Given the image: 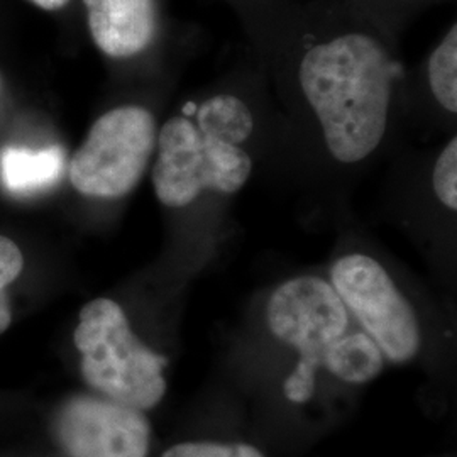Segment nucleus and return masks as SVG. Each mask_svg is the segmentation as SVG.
<instances>
[{
  "instance_id": "1",
  "label": "nucleus",
  "mask_w": 457,
  "mask_h": 457,
  "mask_svg": "<svg viewBox=\"0 0 457 457\" xmlns=\"http://www.w3.org/2000/svg\"><path fill=\"white\" fill-rule=\"evenodd\" d=\"M395 73L388 51L368 34H343L305 53L298 73L302 94L336 162L360 163L383 143Z\"/></svg>"
},
{
  "instance_id": "2",
  "label": "nucleus",
  "mask_w": 457,
  "mask_h": 457,
  "mask_svg": "<svg viewBox=\"0 0 457 457\" xmlns=\"http://www.w3.org/2000/svg\"><path fill=\"white\" fill-rule=\"evenodd\" d=\"M254 131V119L241 100L219 94L164 122L156 137L153 188L164 207L183 209L204 192L232 195L253 173L243 145Z\"/></svg>"
},
{
  "instance_id": "3",
  "label": "nucleus",
  "mask_w": 457,
  "mask_h": 457,
  "mask_svg": "<svg viewBox=\"0 0 457 457\" xmlns=\"http://www.w3.org/2000/svg\"><path fill=\"white\" fill-rule=\"evenodd\" d=\"M85 383L102 396L132 409H153L166 392L168 360L132 332L119 303L109 298L88 302L75 328Z\"/></svg>"
},
{
  "instance_id": "4",
  "label": "nucleus",
  "mask_w": 457,
  "mask_h": 457,
  "mask_svg": "<svg viewBox=\"0 0 457 457\" xmlns=\"http://www.w3.org/2000/svg\"><path fill=\"white\" fill-rule=\"evenodd\" d=\"M268 326L281 343L300 354L285 381V395L295 403L311 400L315 373L327 349L351 328V313L330 281L298 277L279 285L268 302Z\"/></svg>"
},
{
  "instance_id": "5",
  "label": "nucleus",
  "mask_w": 457,
  "mask_h": 457,
  "mask_svg": "<svg viewBox=\"0 0 457 457\" xmlns=\"http://www.w3.org/2000/svg\"><path fill=\"white\" fill-rule=\"evenodd\" d=\"M156 120L141 105H122L98 117L70 160L77 192L114 200L132 192L156 151Z\"/></svg>"
},
{
  "instance_id": "6",
  "label": "nucleus",
  "mask_w": 457,
  "mask_h": 457,
  "mask_svg": "<svg viewBox=\"0 0 457 457\" xmlns=\"http://www.w3.org/2000/svg\"><path fill=\"white\" fill-rule=\"evenodd\" d=\"M330 285L388 360L415 358L422 344L419 319L379 262L366 254L343 256L332 266Z\"/></svg>"
},
{
  "instance_id": "7",
  "label": "nucleus",
  "mask_w": 457,
  "mask_h": 457,
  "mask_svg": "<svg viewBox=\"0 0 457 457\" xmlns=\"http://www.w3.org/2000/svg\"><path fill=\"white\" fill-rule=\"evenodd\" d=\"M54 436L68 457H146L151 427L143 410L79 395L58 410Z\"/></svg>"
},
{
  "instance_id": "8",
  "label": "nucleus",
  "mask_w": 457,
  "mask_h": 457,
  "mask_svg": "<svg viewBox=\"0 0 457 457\" xmlns=\"http://www.w3.org/2000/svg\"><path fill=\"white\" fill-rule=\"evenodd\" d=\"M92 39L111 58H132L156 36L154 0H83Z\"/></svg>"
},
{
  "instance_id": "9",
  "label": "nucleus",
  "mask_w": 457,
  "mask_h": 457,
  "mask_svg": "<svg viewBox=\"0 0 457 457\" xmlns=\"http://www.w3.org/2000/svg\"><path fill=\"white\" fill-rule=\"evenodd\" d=\"M63 160V151L58 146L4 147L0 153V179L14 194L37 192L60 179Z\"/></svg>"
},
{
  "instance_id": "10",
  "label": "nucleus",
  "mask_w": 457,
  "mask_h": 457,
  "mask_svg": "<svg viewBox=\"0 0 457 457\" xmlns=\"http://www.w3.org/2000/svg\"><path fill=\"white\" fill-rule=\"evenodd\" d=\"M322 366L347 383H368L381 373L383 353L362 328H349L327 349Z\"/></svg>"
},
{
  "instance_id": "11",
  "label": "nucleus",
  "mask_w": 457,
  "mask_h": 457,
  "mask_svg": "<svg viewBox=\"0 0 457 457\" xmlns=\"http://www.w3.org/2000/svg\"><path fill=\"white\" fill-rule=\"evenodd\" d=\"M428 85L444 111L457 112V26L444 36L428 58Z\"/></svg>"
},
{
  "instance_id": "12",
  "label": "nucleus",
  "mask_w": 457,
  "mask_h": 457,
  "mask_svg": "<svg viewBox=\"0 0 457 457\" xmlns=\"http://www.w3.org/2000/svg\"><path fill=\"white\" fill-rule=\"evenodd\" d=\"M432 188L449 211H457V139L453 137L437 156L432 171Z\"/></svg>"
},
{
  "instance_id": "13",
  "label": "nucleus",
  "mask_w": 457,
  "mask_h": 457,
  "mask_svg": "<svg viewBox=\"0 0 457 457\" xmlns=\"http://www.w3.org/2000/svg\"><path fill=\"white\" fill-rule=\"evenodd\" d=\"M163 457H264L245 444H215V442H185L173 445Z\"/></svg>"
},
{
  "instance_id": "14",
  "label": "nucleus",
  "mask_w": 457,
  "mask_h": 457,
  "mask_svg": "<svg viewBox=\"0 0 457 457\" xmlns=\"http://www.w3.org/2000/svg\"><path fill=\"white\" fill-rule=\"evenodd\" d=\"M24 268V256L14 241L0 236V294L21 275Z\"/></svg>"
},
{
  "instance_id": "15",
  "label": "nucleus",
  "mask_w": 457,
  "mask_h": 457,
  "mask_svg": "<svg viewBox=\"0 0 457 457\" xmlns=\"http://www.w3.org/2000/svg\"><path fill=\"white\" fill-rule=\"evenodd\" d=\"M12 322V312H11V305L5 294H0V334L5 332Z\"/></svg>"
},
{
  "instance_id": "16",
  "label": "nucleus",
  "mask_w": 457,
  "mask_h": 457,
  "mask_svg": "<svg viewBox=\"0 0 457 457\" xmlns=\"http://www.w3.org/2000/svg\"><path fill=\"white\" fill-rule=\"evenodd\" d=\"M31 2L45 11H60L70 0H31Z\"/></svg>"
}]
</instances>
